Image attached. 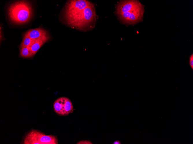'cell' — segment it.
Returning a JSON list of instances; mask_svg holds the SVG:
<instances>
[{
    "label": "cell",
    "mask_w": 193,
    "mask_h": 144,
    "mask_svg": "<svg viewBox=\"0 0 193 144\" xmlns=\"http://www.w3.org/2000/svg\"><path fill=\"white\" fill-rule=\"evenodd\" d=\"M25 33L32 40L42 39L50 37L46 30L40 27L30 29L27 31Z\"/></svg>",
    "instance_id": "obj_7"
},
{
    "label": "cell",
    "mask_w": 193,
    "mask_h": 144,
    "mask_svg": "<svg viewBox=\"0 0 193 144\" xmlns=\"http://www.w3.org/2000/svg\"><path fill=\"white\" fill-rule=\"evenodd\" d=\"M33 41V40L25 33L20 47H29L32 43Z\"/></svg>",
    "instance_id": "obj_10"
},
{
    "label": "cell",
    "mask_w": 193,
    "mask_h": 144,
    "mask_svg": "<svg viewBox=\"0 0 193 144\" xmlns=\"http://www.w3.org/2000/svg\"><path fill=\"white\" fill-rule=\"evenodd\" d=\"M53 108L55 112L60 116L68 115L72 112L73 109L71 101L65 97H59L55 101Z\"/></svg>",
    "instance_id": "obj_3"
},
{
    "label": "cell",
    "mask_w": 193,
    "mask_h": 144,
    "mask_svg": "<svg viewBox=\"0 0 193 144\" xmlns=\"http://www.w3.org/2000/svg\"><path fill=\"white\" fill-rule=\"evenodd\" d=\"M91 4L86 0H69L66 4L65 15L66 18L70 17Z\"/></svg>",
    "instance_id": "obj_4"
},
{
    "label": "cell",
    "mask_w": 193,
    "mask_h": 144,
    "mask_svg": "<svg viewBox=\"0 0 193 144\" xmlns=\"http://www.w3.org/2000/svg\"><path fill=\"white\" fill-rule=\"evenodd\" d=\"M189 64L191 68L193 70V53L189 57Z\"/></svg>",
    "instance_id": "obj_12"
},
{
    "label": "cell",
    "mask_w": 193,
    "mask_h": 144,
    "mask_svg": "<svg viewBox=\"0 0 193 144\" xmlns=\"http://www.w3.org/2000/svg\"><path fill=\"white\" fill-rule=\"evenodd\" d=\"M58 139L54 135H46L36 130L30 131L25 136L24 144H57Z\"/></svg>",
    "instance_id": "obj_2"
},
{
    "label": "cell",
    "mask_w": 193,
    "mask_h": 144,
    "mask_svg": "<svg viewBox=\"0 0 193 144\" xmlns=\"http://www.w3.org/2000/svg\"><path fill=\"white\" fill-rule=\"evenodd\" d=\"M142 5L131 11L118 15L124 22L133 24L140 20L142 17L143 9Z\"/></svg>",
    "instance_id": "obj_5"
},
{
    "label": "cell",
    "mask_w": 193,
    "mask_h": 144,
    "mask_svg": "<svg viewBox=\"0 0 193 144\" xmlns=\"http://www.w3.org/2000/svg\"><path fill=\"white\" fill-rule=\"evenodd\" d=\"M19 55L24 58H30L33 56L31 53L29 47H20Z\"/></svg>",
    "instance_id": "obj_9"
},
{
    "label": "cell",
    "mask_w": 193,
    "mask_h": 144,
    "mask_svg": "<svg viewBox=\"0 0 193 144\" xmlns=\"http://www.w3.org/2000/svg\"><path fill=\"white\" fill-rule=\"evenodd\" d=\"M113 144H121V142L119 140H116L114 141L113 142Z\"/></svg>",
    "instance_id": "obj_13"
},
{
    "label": "cell",
    "mask_w": 193,
    "mask_h": 144,
    "mask_svg": "<svg viewBox=\"0 0 193 144\" xmlns=\"http://www.w3.org/2000/svg\"><path fill=\"white\" fill-rule=\"evenodd\" d=\"M50 37L33 40V41L29 47L30 50L34 56L44 43L47 42Z\"/></svg>",
    "instance_id": "obj_8"
},
{
    "label": "cell",
    "mask_w": 193,
    "mask_h": 144,
    "mask_svg": "<svg viewBox=\"0 0 193 144\" xmlns=\"http://www.w3.org/2000/svg\"><path fill=\"white\" fill-rule=\"evenodd\" d=\"M77 144H92V143L89 140H83L79 141Z\"/></svg>",
    "instance_id": "obj_11"
},
{
    "label": "cell",
    "mask_w": 193,
    "mask_h": 144,
    "mask_svg": "<svg viewBox=\"0 0 193 144\" xmlns=\"http://www.w3.org/2000/svg\"><path fill=\"white\" fill-rule=\"evenodd\" d=\"M142 5L136 0L123 1L119 3L117 6L118 15L131 11L140 6Z\"/></svg>",
    "instance_id": "obj_6"
},
{
    "label": "cell",
    "mask_w": 193,
    "mask_h": 144,
    "mask_svg": "<svg viewBox=\"0 0 193 144\" xmlns=\"http://www.w3.org/2000/svg\"><path fill=\"white\" fill-rule=\"evenodd\" d=\"M33 10L29 2L20 1L11 4L8 8V12L12 22L17 24H23L28 22L32 18Z\"/></svg>",
    "instance_id": "obj_1"
}]
</instances>
